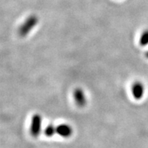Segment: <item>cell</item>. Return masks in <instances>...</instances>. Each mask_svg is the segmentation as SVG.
Returning <instances> with one entry per match:
<instances>
[{
  "label": "cell",
  "mask_w": 148,
  "mask_h": 148,
  "mask_svg": "<svg viewBox=\"0 0 148 148\" xmlns=\"http://www.w3.org/2000/svg\"><path fill=\"white\" fill-rule=\"evenodd\" d=\"M38 22H39V19L37 18V16H29L18 29V33L20 36L24 37L28 35L31 32L32 29L37 25Z\"/></svg>",
  "instance_id": "cell-1"
},
{
  "label": "cell",
  "mask_w": 148,
  "mask_h": 148,
  "mask_svg": "<svg viewBox=\"0 0 148 148\" xmlns=\"http://www.w3.org/2000/svg\"><path fill=\"white\" fill-rule=\"evenodd\" d=\"M42 123V118L40 114L36 113L33 116L29 131L31 135L34 138H37L41 132Z\"/></svg>",
  "instance_id": "cell-2"
},
{
  "label": "cell",
  "mask_w": 148,
  "mask_h": 148,
  "mask_svg": "<svg viewBox=\"0 0 148 148\" xmlns=\"http://www.w3.org/2000/svg\"><path fill=\"white\" fill-rule=\"evenodd\" d=\"M74 101L76 102V105L79 107H83L86 106L87 102L86 93L81 88H77L73 92Z\"/></svg>",
  "instance_id": "cell-3"
},
{
  "label": "cell",
  "mask_w": 148,
  "mask_h": 148,
  "mask_svg": "<svg viewBox=\"0 0 148 148\" xmlns=\"http://www.w3.org/2000/svg\"><path fill=\"white\" fill-rule=\"evenodd\" d=\"M144 91H145V88L142 82H135L132 86V94L134 97V99H141L144 95Z\"/></svg>",
  "instance_id": "cell-4"
},
{
  "label": "cell",
  "mask_w": 148,
  "mask_h": 148,
  "mask_svg": "<svg viewBox=\"0 0 148 148\" xmlns=\"http://www.w3.org/2000/svg\"><path fill=\"white\" fill-rule=\"evenodd\" d=\"M56 133L63 138H70L73 134V129L68 124H60L56 127Z\"/></svg>",
  "instance_id": "cell-5"
},
{
  "label": "cell",
  "mask_w": 148,
  "mask_h": 148,
  "mask_svg": "<svg viewBox=\"0 0 148 148\" xmlns=\"http://www.w3.org/2000/svg\"><path fill=\"white\" fill-rule=\"evenodd\" d=\"M44 132H45V134L46 137H49V138L52 137L56 133V127L54 126L52 124H50V125H47L45 127Z\"/></svg>",
  "instance_id": "cell-6"
},
{
  "label": "cell",
  "mask_w": 148,
  "mask_h": 148,
  "mask_svg": "<svg viewBox=\"0 0 148 148\" xmlns=\"http://www.w3.org/2000/svg\"><path fill=\"white\" fill-rule=\"evenodd\" d=\"M139 42L141 46H146L148 45V29L144 30L140 35Z\"/></svg>",
  "instance_id": "cell-7"
},
{
  "label": "cell",
  "mask_w": 148,
  "mask_h": 148,
  "mask_svg": "<svg viewBox=\"0 0 148 148\" xmlns=\"http://www.w3.org/2000/svg\"><path fill=\"white\" fill-rule=\"evenodd\" d=\"M146 57H147V58H148V51H147V52L146 53Z\"/></svg>",
  "instance_id": "cell-8"
}]
</instances>
